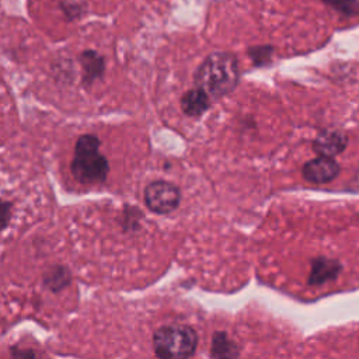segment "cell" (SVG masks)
I'll use <instances>...</instances> for the list:
<instances>
[{
  "label": "cell",
  "instance_id": "5",
  "mask_svg": "<svg viewBox=\"0 0 359 359\" xmlns=\"http://www.w3.org/2000/svg\"><path fill=\"white\" fill-rule=\"evenodd\" d=\"M303 177L309 182L314 184H325L332 181L338 172H339V165L337 161L331 157L327 156H320L317 158H313L307 161L303 165Z\"/></svg>",
  "mask_w": 359,
  "mask_h": 359
},
{
  "label": "cell",
  "instance_id": "4",
  "mask_svg": "<svg viewBox=\"0 0 359 359\" xmlns=\"http://www.w3.org/2000/svg\"><path fill=\"white\" fill-rule=\"evenodd\" d=\"M144 203L154 213H170L175 210L181 201L180 189L168 181H153L144 189Z\"/></svg>",
  "mask_w": 359,
  "mask_h": 359
},
{
  "label": "cell",
  "instance_id": "12",
  "mask_svg": "<svg viewBox=\"0 0 359 359\" xmlns=\"http://www.w3.org/2000/svg\"><path fill=\"white\" fill-rule=\"evenodd\" d=\"M323 1L348 17H353L359 14L358 0H323Z\"/></svg>",
  "mask_w": 359,
  "mask_h": 359
},
{
  "label": "cell",
  "instance_id": "7",
  "mask_svg": "<svg viewBox=\"0 0 359 359\" xmlns=\"http://www.w3.org/2000/svg\"><path fill=\"white\" fill-rule=\"evenodd\" d=\"M346 146L345 135L339 132H324L317 136L313 143V149L318 156L332 157L341 153Z\"/></svg>",
  "mask_w": 359,
  "mask_h": 359
},
{
  "label": "cell",
  "instance_id": "6",
  "mask_svg": "<svg viewBox=\"0 0 359 359\" xmlns=\"http://www.w3.org/2000/svg\"><path fill=\"white\" fill-rule=\"evenodd\" d=\"M210 105V95L202 88L196 87L187 91L181 98V109L188 116L202 115Z\"/></svg>",
  "mask_w": 359,
  "mask_h": 359
},
{
  "label": "cell",
  "instance_id": "11",
  "mask_svg": "<svg viewBox=\"0 0 359 359\" xmlns=\"http://www.w3.org/2000/svg\"><path fill=\"white\" fill-rule=\"evenodd\" d=\"M69 282V272L65 268H55L45 276V283L52 290H59Z\"/></svg>",
  "mask_w": 359,
  "mask_h": 359
},
{
  "label": "cell",
  "instance_id": "13",
  "mask_svg": "<svg viewBox=\"0 0 359 359\" xmlns=\"http://www.w3.org/2000/svg\"><path fill=\"white\" fill-rule=\"evenodd\" d=\"M8 208H10V203L8 202H3V227L7 226V216H8Z\"/></svg>",
  "mask_w": 359,
  "mask_h": 359
},
{
  "label": "cell",
  "instance_id": "3",
  "mask_svg": "<svg viewBox=\"0 0 359 359\" xmlns=\"http://www.w3.org/2000/svg\"><path fill=\"white\" fill-rule=\"evenodd\" d=\"M196 345L198 335L188 325H164L153 335V348L160 358H188Z\"/></svg>",
  "mask_w": 359,
  "mask_h": 359
},
{
  "label": "cell",
  "instance_id": "9",
  "mask_svg": "<svg viewBox=\"0 0 359 359\" xmlns=\"http://www.w3.org/2000/svg\"><path fill=\"white\" fill-rule=\"evenodd\" d=\"M212 355L216 358H234L238 356V349L226 332H216L212 338Z\"/></svg>",
  "mask_w": 359,
  "mask_h": 359
},
{
  "label": "cell",
  "instance_id": "1",
  "mask_svg": "<svg viewBox=\"0 0 359 359\" xmlns=\"http://www.w3.org/2000/svg\"><path fill=\"white\" fill-rule=\"evenodd\" d=\"M238 81L237 59L224 52L209 55L195 73V86L213 98L229 94Z\"/></svg>",
  "mask_w": 359,
  "mask_h": 359
},
{
  "label": "cell",
  "instance_id": "8",
  "mask_svg": "<svg viewBox=\"0 0 359 359\" xmlns=\"http://www.w3.org/2000/svg\"><path fill=\"white\" fill-rule=\"evenodd\" d=\"M339 271V265L335 261L327 259V258H318L313 261L311 272L309 276L310 285H320L324 283L328 279L335 278V275Z\"/></svg>",
  "mask_w": 359,
  "mask_h": 359
},
{
  "label": "cell",
  "instance_id": "10",
  "mask_svg": "<svg viewBox=\"0 0 359 359\" xmlns=\"http://www.w3.org/2000/svg\"><path fill=\"white\" fill-rule=\"evenodd\" d=\"M83 66L86 79H95L102 73V59L93 52H87L83 55Z\"/></svg>",
  "mask_w": 359,
  "mask_h": 359
},
{
  "label": "cell",
  "instance_id": "2",
  "mask_svg": "<svg viewBox=\"0 0 359 359\" xmlns=\"http://www.w3.org/2000/svg\"><path fill=\"white\" fill-rule=\"evenodd\" d=\"M101 142L95 135H81L74 147L72 174L81 184H100L109 172L108 160L100 153Z\"/></svg>",
  "mask_w": 359,
  "mask_h": 359
}]
</instances>
